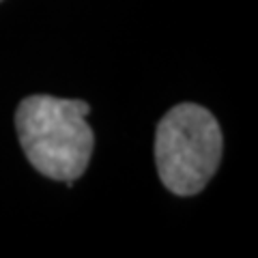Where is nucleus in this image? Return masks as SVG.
Returning <instances> with one entry per match:
<instances>
[{"instance_id": "f257e3e1", "label": "nucleus", "mask_w": 258, "mask_h": 258, "mask_svg": "<svg viewBox=\"0 0 258 258\" xmlns=\"http://www.w3.org/2000/svg\"><path fill=\"white\" fill-rule=\"evenodd\" d=\"M88 112L86 101L52 95H32L18 106L15 129L22 151L43 176L71 187L84 174L95 149Z\"/></svg>"}, {"instance_id": "7ed1b4c3", "label": "nucleus", "mask_w": 258, "mask_h": 258, "mask_svg": "<svg viewBox=\"0 0 258 258\" xmlns=\"http://www.w3.org/2000/svg\"><path fill=\"white\" fill-rule=\"evenodd\" d=\"M0 3H3V0H0Z\"/></svg>"}, {"instance_id": "f03ea898", "label": "nucleus", "mask_w": 258, "mask_h": 258, "mask_svg": "<svg viewBox=\"0 0 258 258\" xmlns=\"http://www.w3.org/2000/svg\"><path fill=\"white\" fill-rule=\"evenodd\" d=\"M222 129L215 116L196 103H181L166 112L155 134L157 172L176 196L203 191L220 168Z\"/></svg>"}]
</instances>
